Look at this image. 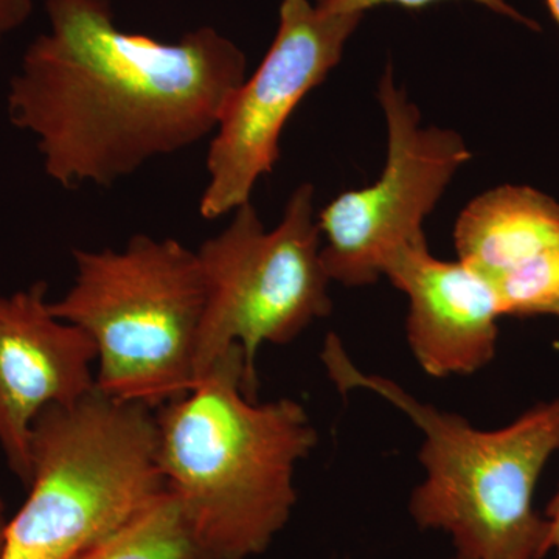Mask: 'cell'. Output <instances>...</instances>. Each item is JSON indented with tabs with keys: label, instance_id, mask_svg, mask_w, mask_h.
<instances>
[{
	"label": "cell",
	"instance_id": "6da1fadb",
	"mask_svg": "<svg viewBox=\"0 0 559 559\" xmlns=\"http://www.w3.org/2000/svg\"><path fill=\"white\" fill-rule=\"evenodd\" d=\"M49 32L11 76L7 114L62 189L112 187L213 135L248 79L245 51L204 25L164 43L119 28L110 0H44Z\"/></svg>",
	"mask_w": 559,
	"mask_h": 559
},
{
	"label": "cell",
	"instance_id": "7a4b0ae2",
	"mask_svg": "<svg viewBox=\"0 0 559 559\" xmlns=\"http://www.w3.org/2000/svg\"><path fill=\"white\" fill-rule=\"evenodd\" d=\"M157 462L210 559H252L286 527L297 465L318 430L297 401L250 399L234 345L182 399L156 411Z\"/></svg>",
	"mask_w": 559,
	"mask_h": 559
},
{
	"label": "cell",
	"instance_id": "3957f363",
	"mask_svg": "<svg viewBox=\"0 0 559 559\" xmlns=\"http://www.w3.org/2000/svg\"><path fill=\"white\" fill-rule=\"evenodd\" d=\"M322 362L344 395L377 393L421 430L426 476L409 500L419 528L447 533L455 555L466 559L547 557L549 525L536 513L533 496L559 450V399L538 404L506 428L481 430L421 403L389 378L360 370L336 334L326 337Z\"/></svg>",
	"mask_w": 559,
	"mask_h": 559
},
{
	"label": "cell",
	"instance_id": "277c9868",
	"mask_svg": "<svg viewBox=\"0 0 559 559\" xmlns=\"http://www.w3.org/2000/svg\"><path fill=\"white\" fill-rule=\"evenodd\" d=\"M28 498L7 525L2 559H70L167 489L156 411L95 388L33 421Z\"/></svg>",
	"mask_w": 559,
	"mask_h": 559
},
{
	"label": "cell",
	"instance_id": "5b68a950",
	"mask_svg": "<svg viewBox=\"0 0 559 559\" xmlns=\"http://www.w3.org/2000/svg\"><path fill=\"white\" fill-rule=\"evenodd\" d=\"M72 255V288L50 311L94 341L97 389L153 411L186 396L205 305L197 252L171 238L134 235L123 250Z\"/></svg>",
	"mask_w": 559,
	"mask_h": 559
},
{
	"label": "cell",
	"instance_id": "8992f818",
	"mask_svg": "<svg viewBox=\"0 0 559 559\" xmlns=\"http://www.w3.org/2000/svg\"><path fill=\"white\" fill-rule=\"evenodd\" d=\"M314 187L290 194L274 230L252 202L234 210L229 226L197 250L204 277L194 385L234 345L245 353L250 399L257 400L255 360L264 344H289L331 312L330 277L322 263Z\"/></svg>",
	"mask_w": 559,
	"mask_h": 559
},
{
	"label": "cell",
	"instance_id": "52a82bcc",
	"mask_svg": "<svg viewBox=\"0 0 559 559\" xmlns=\"http://www.w3.org/2000/svg\"><path fill=\"white\" fill-rule=\"evenodd\" d=\"M378 98L389 139L380 180L341 194L318 216L320 234L326 238L323 267L331 282L349 288L373 285L396 249L426 240V216L471 159L457 132L419 124L421 114L396 86L392 66L381 76Z\"/></svg>",
	"mask_w": 559,
	"mask_h": 559
},
{
	"label": "cell",
	"instance_id": "ba28073f",
	"mask_svg": "<svg viewBox=\"0 0 559 559\" xmlns=\"http://www.w3.org/2000/svg\"><path fill=\"white\" fill-rule=\"evenodd\" d=\"M364 14H326L312 0H282L277 35L259 69L230 95L207 153L204 219L250 201L274 170L280 138L299 103L340 64Z\"/></svg>",
	"mask_w": 559,
	"mask_h": 559
},
{
	"label": "cell",
	"instance_id": "9c48e42d",
	"mask_svg": "<svg viewBox=\"0 0 559 559\" xmlns=\"http://www.w3.org/2000/svg\"><path fill=\"white\" fill-rule=\"evenodd\" d=\"M49 285L0 294V448L25 488L32 480L33 421L53 404H72L97 388L94 341L51 314Z\"/></svg>",
	"mask_w": 559,
	"mask_h": 559
},
{
	"label": "cell",
	"instance_id": "30bf717a",
	"mask_svg": "<svg viewBox=\"0 0 559 559\" xmlns=\"http://www.w3.org/2000/svg\"><path fill=\"white\" fill-rule=\"evenodd\" d=\"M382 275L409 300L407 341L429 377L473 374L491 362L502 318L489 282L462 261H443L419 240L396 249Z\"/></svg>",
	"mask_w": 559,
	"mask_h": 559
},
{
	"label": "cell",
	"instance_id": "8fae6325",
	"mask_svg": "<svg viewBox=\"0 0 559 559\" xmlns=\"http://www.w3.org/2000/svg\"><path fill=\"white\" fill-rule=\"evenodd\" d=\"M459 261L495 288L559 250V204L532 187L480 194L455 224Z\"/></svg>",
	"mask_w": 559,
	"mask_h": 559
},
{
	"label": "cell",
	"instance_id": "7c38bea8",
	"mask_svg": "<svg viewBox=\"0 0 559 559\" xmlns=\"http://www.w3.org/2000/svg\"><path fill=\"white\" fill-rule=\"evenodd\" d=\"M70 559H210L171 491Z\"/></svg>",
	"mask_w": 559,
	"mask_h": 559
},
{
	"label": "cell",
	"instance_id": "4fadbf2b",
	"mask_svg": "<svg viewBox=\"0 0 559 559\" xmlns=\"http://www.w3.org/2000/svg\"><path fill=\"white\" fill-rule=\"evenodd\" d=\"M316 9L326 14H364L373 7L384 5V3H393L404 9H425L430 3L441 2V0H312ZM469 2L479 3L485 9L491 10L492 13L500 16L510 17V20L520 22L525 27L539 31V25L530 17L524 16L507 0H469Z\"/></svg>",
	"mask_w": 559,
	"mask_h": 559
},
{
	"label": "cell",
	"instance_id": "5bb4252c",
	"mask_svg": "<svg viewBox=\"0 0 559 559\" xmlns=\"http://www.w3.org/2000/svg\"><path fill=\"white\" fill-rule=\"evenodd\" d=\"M33 9V0H0V50L11 33L27 24Z\"/></svg>",
	"mask_w": 559,
	"mask_h": 559
},
{
	"label": "cell",
	"instance_id": "9a60e30c",
	"mask_svg": "<svg viewBox=\"0 0 559 559\" xmlns=\"http://www.w3.org/2000/svg\"><path fill=\"white\" fill-rule=\"evenodd\" d=\"M547 525H549V530H547V555L550 551H554L559 559V487L557 495L554 496L549 507L546 510Z\"/></svg>",
	"mask_w": 559,
	"mask_h": 559
},
{
	"label": "cell",
	"instance_id": "2e32d148",
	"mask_svg": "<svg viewBox=\"0 0 559 559\" xmlns=\"http://www.w3.org/2000/svg\"><path fill=\"white\" fill-rule=\"evenodd\" d=\"M9 521V518H7L5 502H3L2 492H0V559H2L3 546H5V533Z\"/></svg>",
	"mask_w": 559,
	"mask_h": 559
},
{
	"label": "cell",
	"instance_id": "e0dca14e",
	"mask_svg": "<svg viewBox=\"0 0 559 559\" xmlns=\"http://www.w3.org/2000/svg\"><path fill=\"white\" fill-rule=\"evenodd\" d=\"M546 2L549 5L551 16L555 17L559 25V0H546Z\"/></svg>",
	"mask_w": 559,
	"mask_h": 559
},
{
	"label": "cell",
	"instance_id": "ac0fdd59",
	"mask_svg": "<svg viewBox=\"0 0 559 559\" xmlns=\"http://www.w3.org/2000/svg\"><path fill=\"white\" fill-rule=\"evenodd\" d=\"M549 316H557V318H559V304L551 308Z\"/></svg>",
	"mask_w": 559,
	"mask_h": 559
},
{
	"label": "cell",
	"instance_id": "d6986e66",
	"mask_svg": "<svg viewBox=\"0 0 559 559\" xmlns=\"http://www.w3.org/2000/svg\"><path fill=\"white\" fill-rule=\"evenodd\" d=\"M448 559H466V558L459 557V555H454V557H451V558H448Z\"/></svg>",
	"mask_w": 559,
	"mask_h": 559
}]
</instances>
